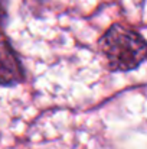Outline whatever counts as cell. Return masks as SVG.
I'll return each mask as SVG.
<instances>
[{
    "label": "cell",
    "mask_w": 147,
    "mask_h": 149,
    "mask_svg": "<svg viewBox=\"0 0 147 149\" xmlns=\"http://www.w3.org/2000/svg\"><path fill=\"white\" fill-rule=\"evenodd\" d=\"M99 49L110 68L115 71L134 70L147 58L146 41L137 32L121 25H114L104 33Z\"/></svg>",
    "instance_id": "6da1fadb"
},
{
    "label": "cell",
    "mask_w": 147,
    "mask_h": 149,
    "mask_svg": "<svg viewBox=\"0 0 147 149\" xmlns=\"http://www.w3.org/2000/svg\"><path fill=\"white\" fill-rule=\"evenodd\" d=\"M23 80L20 61L7 41L0 39V84L14 86Z\"/></svg>",
    "instance_id": "7a4b0ae2"
},
{
    "label": "cell",
    "mask_w": 147,
    "mask_h": 149,
    "mask_svg": "<svg viewBox=\"0 0 147 149\" xmlns=\"http://www.w3.org/2000/svg\"><path fill=\"white\" fill-rule=\"evenodd\" d=\"M6 20V0H0V32Z\"/></svg>",
    "instance_id": "3957f363"
}]
</instances>
